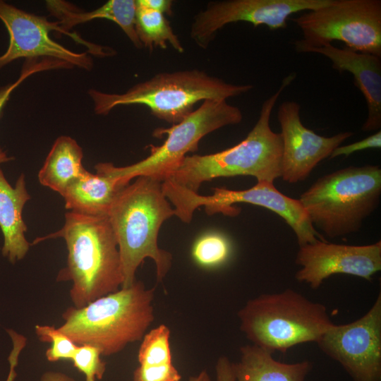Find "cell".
<instances>
[{
	"label": "cell",
	"instance_id": "obj_1",
	"mask_svg": "<svg viewBox=\"0 0 381 381\" xmlns=\"http://www.w3.org/2000/svg\"><path fill=\"white\" fill-rule=\"evenodd\" d=\"M162 181L150 176H138L116 193L107 217L115 235L121 262V288L131 286L135 272L145 258L153 260L158 282L171 267L172 256L159 248V229L167 219L175 216L164 195Z\"/></svg>",
	"mask_w": 381,
	"mask_h": 381
},
{
	"label": "cell",
	"instance_id": "obj_2",
	"mask_svg": "<svg viewBox=\"0 0 381 381\" xmlns=\"http://www.w3.org/2000/svg\"><path fill=\"white\" fill-rule=\"evenodd\" d=\"M62 238L68 250L66 266L59 270L57 282H71L72 306L83 308L121 288L123 273L118 243L107 216L65 214L63 227L32 244Z\"/></svg>",
	"mask_w": 381,
	"mask_h": 381
},
{
	"label": "cell",
	"instance_id": "obj_3",
	"mask_svg": "<svg viewBox=\"0 0 381 381\" xmlns=\"http://www.w3.org/2000/svg\"><path fill=\"white\" fill-rule=\"evenodd\" d=\"M295 77L294 73L286 76L265 100L258 121L242 141L218 152L186 155L167 179L198 193L203 182L220 177L251 176L258 181L270 182L281 177L282 140L272 130L270 121L281 93Z\"/></svg>",
	"mask_w": 381,
	"mask_h": 381
},
{
	"label": "cell",
	"instance_id": "obj_4",
	"mask_svg": "<svg viewBox=\"0 0 381 381\" xmlns=\"http://www.w3.org/2000/svg\"><path fill=\"white\" fill-rule=\"evenodd\" d=\"M154 295V288L135 280L83 308L68 307L58 328L78 346H92L104 356L116 354L146 334L155 319Z\"/></svg>",
	"mask_w": 381,
	"mask_h": 381
},
{
	"label": "cell",
	"instance_id": "obj_5",
	"mask_svg": "<svg viewBox=\"0 0 381 381\" xmlns=\"http://www.w3.org/2000/svg\"><path fill=\"white\" fill-rule=\"evenodd\" d=\"M252 85H236L199 69L158 73L138 83L123 93L90 89L88 95L95 114L107 115L123 105L146 106L159 119L173 124L183 121L198 102L227 100L249 92Z\"/></svg>",
	"mask_w": 381,
	"mask_h": 381
},
{
	"label": "cell",
	"instance_id": "obj_6",
	"mask_svg": "<svg viewBox=\"0 0 381 381\" xmlns=\"http://www.w3.org/2000/svg\"><path fill=\"white\" fill-rule=\"evenodd\" d=\"M381 168L348 167L319 178L298 199L314 228L328 238L357 232L378 207Z\"/></svg>",
	"mask_w": 381,
	"mask_h": 381
},
{
	"label": "cell",
	"instance_id": "obj_7",
	"mask_svg": "<svg viewBox=\"0 0 381 381\" xmlns=\"http://www.w3.org/2000/svg\"><path fill=\"white\" fill-rule=\"evenodd\" d=\"M238 316L241 329L253 344L272 353L317 343L334 324L324 305L291 289L249 300Z\"/></svg>",
	"mask_w": 381,
	"mask_h": 381
},
{
	"label": "cell",
	"instance_id": "obj_8",
	"mask_svg": "<svg viewBox=\"0 0 381 381\" xmlns=\"http://www.w3.org/2000/svg\"><path fill=\"white\" fill-rule=\"evenodd\" d=\"M241 110L226 100L208 99L181 122L169 128H156L153 135H167L159 146L149 145L150 155L143 160L125 167L99 162L97 171L104 172L127 186L133 179L150 176L163 181L180 164L187 153L198 150L199 141L222 127L241 122Z\"/></svg>",
	"mask_w": 381,
	"mask_h": 381
},
{
	"label": "cell",
	"instance_id": "obj_9",
	"mask_svg": "<svg viewBox=\"0 0 381 381\" xmlns=\"http://www.w3.org/2000/svg\"><path fill=\"white\" fill-rule=\"evenodd\" d=\"M291 19L303 35L294 42L298 53L339 41L381 58V0H332Z\"/></svg>",
	"mask_w": 381,
	"mask_h": 381
},
{
	"label": "cell",
	"instance_id": "obj_10",
	"mask_svg": "<svg viewBox=\"0 0 381 381\" xmlns=\"http://www.w3.org/2000/svg\"><path fill=\"white\" fill-rule=\"evenodd\" d=\"M162 188L174 206L175 216L185 223L191 221L194 211L200 206H204L210 215L222 213L235 216L239 210L234 204L249 203L267 208L282 217L294 231L299 247L318 240L325 241L312 225L299 200L279 192L273 182L258 181L253 187L241 190L214 188L210 195H200L169 179L162 181Z\"/></svg>",
	"mask_w": 381,
	"mask_h": 381
},
{
	"label": "cell",
	"instance_id": "obj_11",
	"mask_svg": "<svg viewBox=\"0 0 381 381\" xmlns=\"http://www.w3.org/2000/svg\"><path fill=\"white\" fill-rule=\"evenodd\" d=\"M0 20L9 35L6 52L0 56V69L18 59L50 58L67 62L86 71L93 67L87 52L78 53L54 41L49 35L52 30L66 34L82 43L92 52L95 44L87 43L75 33L64 32L57 21H49L45 16L30 13L0 0Z\"/></svg>",
	"mask_w": 381,
	"mask_h": 381
},
{
	"label": "cell",
	"instance_id": "obj_12",
	"mask_svg": "<svg viewBox=\"0 0 381 381\" xmlns=\"http://www.w3.org/2000/svg\"><path fill=\"white\" fill-rule=\"evenodd\" d=\"M317 344L353 381H381V294L363 316L333 324Z\"/></svg>",
	"mask_w": 381,
	"mask_h": 381
},
{
	"label": "cell",
	"instance_id": "obj_13",
	"mask_svg": "<svg viewBox=\"0 0 381 381\" xmlns=\"http://www.w3.org/2000/svg\"><path fill=\"white\" fill-rule=\"evenodd\" d=\"M332 0H224L209 2L191 24L190 36L206 49L216 33L229 23L246 22L271 30L283 29L294 13L325 6Z\"/></svg>",
	"mask_w": 381,
	"mask_h": 381
},
{
	"label": "cell",
	"instance_id": "obj_14",
	"mask_svg": "<svg viewBox=\"0 0 381 381\" xmlns=\"http://www.w3.org/2000/svg\"><path fill=\"white\" fill-rule=\"evenodd\" d=\"M300 111L298 102L285 101L277 112L282 140L281 177L289 183L306 180L321 161L354 134L346 131L330 137L320 135L303 124Z\"/></svg>",
	"mask_w": 381,
	"mask_h": 381
},
{
	"label": "cell",
	"instance_id": "obj_15",
	"mask_svg": "<svg viewBox=\"0 0 381 381\" xmlns=\"http://www.w3.org/2000/svg\"><path fill=\"white\" fill-rule=\"evenodd\" d=\"M296 263L301 268L296 279L317 289L323 281L335 274H346L372 280L381 270V241L364 246H351L318 240L299 247Z\"/></svg>",
	"mask_w": 381,
	"mask_h": 381
},
{
	"label": "cell",
	"instance_id": "obj_16",
	"mask_svg": "<svg viewBox=\"0 0 381 381\" xmlns=\"http://www.w3.org/2000/svg\"><path fill=\"white\" fill-rule=\"evenodd\" d=\"M306 53L325 56L332 67L339 73L349 72L355 86L363 95L368 115L362 130L373 131L381 128V58L358 52L346 47L338 48L332 44L311 48Z\"/></svg>",
	"mask_w": 381,
	"mask_h": 381
},
{
	"label": "cell",
	"instance_id": "obj_17",
	"mask_svg": "<svg viewBox=\"0 0 381 381\" xmlns=\"http://www.w3.org/2000/svg\"><path fill=\"white\" fill-rule=\"evenodd\" d=\"M30 198L24 174L19 176L13 187L0 168V229L4 236L1 253L12 264L23 259L32 245L25 238L28 227L22 217L23 209Z\"/></svg>",
	"mask_w": 381,
	"mask_h": 381
},
{
	"label": "cell",
	"instance_id": "obj_18",
	"mask_svg": "<svg viewBox=\"0 0 381 381\" xmlns=\"http://www.w3.org/2000/svg\"><path fill=\"white\" fill-rule=\"evenodd\" d=\"M47 11L56 18L60 28L66 32L74 26L96 18L111 20L117 24L133 45L143 48L135 28L136 3L135 0H109L90 11L78 9L74 5L61 0L46 1Z\"/></svg>",
	"mask_w": 381,
	"mask_h": 381
},
{
	"label": "cell",
	"instance_id": "obj_19",
	"mask_svg": "<svg viewBox=\"0 0 381 381\" xmlns=\"http://www.w3.org/2000/svg\"><path fill=\"white\" fill-rule=\"evenodd\" d=\"M123 186L116 179L102 171H87L74 181L62 195L65 208L87 216H107L116 193Z\"/></svg>",
	"mask_w": 381,
	"mask_h": 381
},
{
	"label": "cell",
	"instance_id": "obj_20",
	"mask_svg": "<svg viewBox=\"0 0 381 381\" xmlns=\"http://www.w3.org/2000/svg\"><path fill=\"white\" fill-rule=\"evenodd\" d=\"M240 351V361L234 363L236 381H305L312 368L308 361H277L272 353L255 344L244 346Z\"/></svg>",
	"mask_w": 381,
	"mask_h": 381
},
{
	"label": "cell",
	"instance_id": "obj_21",
	"mask_svg": "<svg viewBox=\"0 0 381 381\" xmlns=\"http://www.w3.org/2000/svg\"><path fill=\"white\" fill-rule=\"evenodd\" d=\"M83 158V149L76 140L70 136H59L39 171V182L62 196L70 185L87 171Z\"/></svg>",
	"mask_w": 381,
	"mask_h": 381
},
{
	"label": "cell",
	"instance_id": "obj_22",
	"mask_svg": "<svg viewBox=\"0 0 381 381\" xmlns=\"http://www.w3.org/2000/svg\"><path fill=\"white\" fill-rule=\"evenodd\" d=\"M135 28L143 47L150 52L155 47L166 49L167 44L179 53L184 52L180 40L162 13L136 5Z\"/></svg>",
	"mask_w": 381,
	"mask_h": 381
},
{
	"label": "cell",
	"instance_id": "obj_23",
	"mask_svg": "<svg viewBox=\"0 0 381 381\" xmlns=\"http://www.w3.org/2000/svg\"><path fill=\"white\" fill-rule=\"evenodd\" d=\"M231 254V245L223 234L211 231L199 236L194 242L191 255L197 265L213 268L224 264Z\"/></svg>",
	"mask_w": 381,
	"mask_h": 381
},
{
	"label": "cell",
	"instance_id": "obj_24",
	"mask_svg": "<svg viewBox=\"0 0 381 381\" xmlns=\"http://www.w3.org/2000/svg\"><path fill=\"white\" fill-rule=\"evenodd\" d=\"M169 339L170 330L163 324L146 333L138 353L140 365L156 366L171 363Z\"/></svg>",
	"mask_w": 381,
	"mask_h": 381
},
{
	"label": "cell",
	"instance_id": "obj_25",
	"mask_svg": "<svg viewBox=\"0 0 381 381\" xmlns=\"http://www.w3.org/2000/svg\"><path fill=\"white\" fill-rule=\"evenodd\" d=\"M35 331L40 341L51 343V346L45 352L48 361L72 359L78 346L58 327L54 325H37Z\"/></svg>",
	"mask_w": 381,
	"mask_h": 381
},
{
	"label": "cell",
	"instance_id": "obj_26",
	"mask_svg": "<svg viewBox=\"0 0 381 381\" xmlns=\"http://www.w3.org/2000/svg\"><path fill=\"white\" fill-rule=\"evenodd\" d=\"M61 68H71V66L66 61L50 58L25 59L18 79L0 87V115L12 92L28 77L38 72Z\"/></svg>",
	"mask_w": 381,
	"mask_h": 381
},
{
	"label": "cell",
	"instance_id": "obj_27",
	"mask_svg": "<svg viewBox=\"0 0 381 381\" xmlns=\"http://www.w3.org/2000/svg\"><path fill=\"white\" fill-rule=\"evenodd\" d=\"M100 351L90 345L78 346L72 358L75 367L85 376V381L102 379L106 371V363L101 358Z\"/></svg>",
	"mask_w": 381,
	"mask_h": 381
},
{
	"label": "cell",
	"instance_id": "obj_28",
	"mask_svg": "<svg viewBox=\"0 0 381 381\" xmlns=\"http://www.w3.org/2000/svg\"><path fill=\"white\" fill-rule=\"evenodd\" d=\"M133 377V381H180L181 375L171 363L156 366L139 365Z\"/></svg>",
	"mask_w": 381,
	"mask_h": 381
},
{
	"label": "cell",
	"instance_id": "obj_29",
	"mask_svg": "<svg viewBox=\"0 0 381 381\" xmlns=\"http://www.w3.org/2000/svg\"><path fill=\"white\" fill-rule=\"evenodd\" d=\"M381 147V131L379 130L375 133L370 135L364 139L346 145H339L335 148L329 156L335 158L340 156L348 157L350 155L368 149H380Z\"/></svg>",
	"mask_w": 381,
	"mask_h": 381
},
{
	"label": "cell",
	"instance_id": "obj_30",
	"mask_svg": "<svg viewBox=\"0 0 381 381\" xmlns=\"http://www.w3.org/2000/svg\"><path fill=\"white\" fill-rule=\"evenodd\" d=\"M7 332L12 341L13 347L8 356L9 372L6 381H14L16 377V368L18 362V358L26 345L27 339L13 329H7Z\"/></svg>",
	"mask_w": 381,
	"mask_h": 381
},
{
	"label": "cell",
	"instance_id": "obj_31",
	"mask_svg": "<svg viewBox=\"0 0 381 381\" xmlns=\"http://www.w3.org/2000/svg\"><path fill=\"white\" fill-rule=\"evenodd\" d=\"M216 381H236L234 363L226 356L219 358L216 364Z\"/></svg>",
	"mask_w": 381,
	"mask_h": 381
},
{
	"label": "cell",
	"instance_id": "obj_32",
	"mask_svg": "<svg viewBox=\"0 0 381 381\" xmlns=\"http://www.w3.org/2000/svg\"><path fill=\"white\" fill-rule=\"evenodd\" d=\"M138 6L151 9L171 16L172 14L173 1L171 0H136Z\"/></svg>",
	"mask_w": 381,
	"mask_h": 381
},
{
	"label": "cell",
	"instance_id": "obj_33",
	"mask_svg": "<svg viewBox=\"0 0 381 381\" xmlns=\"http://www.w3.org/2000/svg\"><path fill=\"white\" fill-rule=\"evenodd\" d=\"M40 381H76L73 377L60 371H46L40 378Z\"/></svg>",
	"mask_w": 381,
	"mask_h": 381
},
{
	"label": "cell",
	"instance_id": "obj_34",
	"mask_svg": "<svg viewBox=\"0 0 381 381\" xmlns=\"http://www.w3.org/2000/svg\"><path fill=\"white\" fill-rule=\"evenodd\" d=\"M14 157L8 156L6 152L0 148V164L5 163L13 160Z\"/></svg>",
	"mask_w": 381,
	"mask_h": 381
},
{
	"label": "cell",
	"instance_id": "obj_35",
	"mask_svg": "<svg viewBox=\"0 0 381 381\" xmlns=\"http://www.w3.org/2000/svg\"><path fill=\"white\" fill-rule=\"evenodd\" d=\"M201 373H202V381H212L209 374L206 371L203 370L201 372Z\"/></svg>",
	"mask_w": 381,
	"mask_h": 381
},
{
	"label": "cell",
	"instance_id": "obj_36",
	"mask_svg": "<svg viewBox=\"0 0 381 381\" xmlns=\"http://www.w3.org/2000/svg\"><path fill=\"white\" fill-rule=\"evenodd\" d=\"M188 381H202L201 372L196 376H191L189 377Z\"/></svg>",
	"mask_w": 381,
	"mask_h": 381
}]
</instances>
